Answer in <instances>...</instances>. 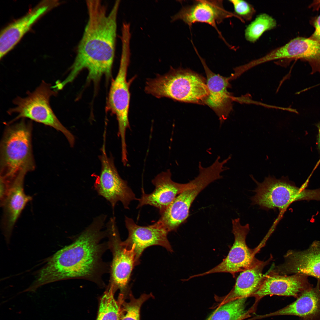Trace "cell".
Here are the masks:
<instances>
[{"mask_svg":"<svg viewBox=\"0 0 320 320\" xmlns=\"http://www.w3.org/2000/svg\"><path fill=\"white\" fill-rule=\"evenodd\" d=\"M106 217L104 214L95 217L71 244L51 257L38 272L32 289L36 290L47 284L70 279L101 282L105 266L102 257L108 247L107 242H101L107 235L106 230H103Z\"/></svg>","mask_w":320,"mask_h":320,"instance_id":"1","label":"cell"},{"mask_svg":"<svg viewBox=\"0 0 320 320\" xmlns=\"http://www.w3.org/2000/svg\"><path fill=\"white\" fill-rule=\"evenodd\" d=\"M120 3V0L116 1L108 13L101 1H86L88 21L69 74L61 82L63 86L72 82L84 69L88 71L89 80L96 81L104 75H110L115 55Z\"/></svg>","mask_w":320,"mask_h":320,"instance_id":"2","label":"cell"},{"mask_svg":"<svg viewBox=\"0 0 320 320\" xmlns=\"http://www.w3.org/2000/svg\"><path fill=\"white\" fill-rule=\"evenodd\" d=\"M32 121L8 124L0 145V178L11 182L21 171L35 168L32 146Z\"/></svg>","mask_w":320,"mask_h":320,"instance_id":"3","label":"cell"},{"mask_svg":"<svg viewBox=\"0 0 320 320\" xmlns=\"http://www.w3.org/2000/svg\"><path fill=\"white\" fill-rule=\"evenodd\" d=\"M145 91L160 98L167 97L178 101L204 104L209 95L206 81L194 71L181 68L147 79Z\"/></svg>","mask_w":320,"mask_h":320,"instance_id":"4","label":"cell"},{"mask_svg":"<svg viewBox=\"0 0 320 320\" xmlns=\"http://www.w3.org/2000/svg\"><path fill=\"white\" fill-rule=\"evenodd\" d=\"M220 159L218 156L211 165L207 167H203L199 162L198 175L189 182L188 187L161 214L160 217L156 222L168 233L176 231L186 220L191 205L199 193L212 182L222 178L221 173L228 169L224 166L229 159L221 161Z\"/></svg>","mask_w":320,"mask_h":320,"instance_id":"5","label":"cell"},{"mask_svg":"<svg viewBox=\"0 0 320 320\" xmlns=\"http://www.w3.org/2000/svg\"><path fill=\"white\" fill-rule=\"evenodd\" d=\"M57 93L50 84L43 81L33 92H27L26 97H16L13 101L15 106L9 109L7 113L9 115L17 113V115L8 124L20 119H29L61 132L70 146L73 147L75 143L74 135L60 122L50 105L51 97L55 96Z\"/></svg>","mask_w":320,"mask_h":320,"instance_id":"6","label":"cell"},{"mask_svg":"<svg viewBox=\"0 0 320 320\" xmlns=\"http://www.w3.org/2000/svg\"><path fill=\"white\" fill-rule=\"evenodd\" d=\"M251 177L257 185L251 197L252 204L258 205L265 210L278 209L285 210L292 202L297 201H320V188L305 189L299 188L290 182L287 177L277 179L269 175L262 183Z\"/></svg>","mask_w":320,"mask_h":320,"instance_id":"7","label":"cell"},{"mask_svg":"<svg viewBox=\"0 0 320 320\" xmlns=\"http://www.w3.org/2000/svg\"><path fill=\"white\" fill-rule=\"evenodd\" d=\"M130 57V45L127 43L123 44L119 71L111 83L107 102L108 109L116 117L118 135L121 143L123 144L126 143V131L130 128L128 118L130 97L129 89L135 78L134 77L129 81L127 80Z\"/></svg>","mask_w":320,"mask_h":320,"instance_id":"8","label":"cell"},{"mask_svg":"<svg viewBox=\"0 0 320 320\" xmlns=\"http://www.w3.org/2000/svg\"><path fill=\"white\" fill-rule=\"evenodd\" d=\"M106 227L108 248L113 255L109 287L114 292L119 289L124 295L128 289L133 269L137 265L134 247L128 249L122 244L115 217L110 219Z\"/></svg>","mask_w":320,"mask_h":320,"instance_id":"9","label":"cell"},{"mask_svg":"<svg viewBox=\"0 0 320 320\" xmlns=\"http://www.w3.org/2000/svg\"><path fill=\"white\" fill-rule=\"evenodd\" d=\"M99 156L101 170L96 176L94 187L98 194L110 203L113 213L116 204L120 201L125 209H129L130 202L138 200L126 181L120 176L115 166L114 159L107 154L103 145Z\"/></svg>","mask_w":320,"mask_h":320,"instance_id":"10","label":"cell"},{"mask_svg":"<svg viewBox=\"0 0 320 320\" xmlns=\"http://www.w3.org/2000/svg\"><path fill=\"white\" fill-rule=\"evenodd\" d=\"M232 230L234 241L227 256L218 265L204 273L191 276V278L219 273H229L233 276L252 266L258 260L255 255L258 248H249L246 242L247 236L250 229L248 224L241 225L239 218L232 220Z\"/></svg>","mask_w":320,"mask_h":320,"instance_id":"11","label":"cell"},{"mask_svg":"<svg viewBox=\"0 0 320 320\" xmlns=\"http://www.w3.org/2000/svg\"><path fill=\"white\" fill-rule=\"evenodd\" d=\"M125 222L128 236L122 243L128 249L134 246L137 265L140 263V258L143 252L148 247L159 245L171 252H173L167 239L168 233L156 223L148 226H141L126 216Z\"/></svg>","mask_w":320,"mask_h":320,"instance_id":"12","label":"cell"},{"mask_svg":"<svg viewBox=\"0 0 320 320\" xmlns=\"http://www.w3.org/2000/svg\"><path fill=\"white\" fill-rule=\"evenodd\" d=\"M233 16L237 17L234 13L224 9L222 0H199L194 1L191 5L183 7L178 12L171 17V21L180 20L189 27L196 23H206L215 28L223 39L216 25Z\"/></svg>","mask_w":320,"mask_h":320,"instance_id":"13","label":"cell"},{"mask_svg":"<svg viewBox=\"0 0 320 320\" xmlns=\"http://www.w3.org/2000/svg\"><path fill=\"white\" fill-rule=\"evenodd\" d=\"M308 276L299 273L288 276L273 271L263 276L258 290L252 296L257 300L268 295L293 297L297 298L305 290L312 287Z\"/></svg>","mask_w":320,"mask_h":320,"instance_id":"14","label":"cell"},{"mask_svg":"<svg viewBox=\"0 0 320 320\" xmlns=\"http://www.w3.org/2000/svg\"><path fill=\"white\" fill-rule=\"evenodd\" d=\"M60 4L57 0L42 1L24 16L3 29L0 34V59L15 46L39 18Z\"/></svg>","mask_w":320,"mask_h":320,"instance_id":"15","label":"cell"},{"mask_svg":"<svg viewBox=\"0 0 320 320\" xmlns=\"http://www.w3.org/2000/svg\"><path fill=\"white\" fill-rule=\"evenodd\" d=\"M171 176L169 169L157 175L152 180L155 188L150 193H146L142 188L141 196L138 199L139 203L137 208L149 205L157 208L160 214L162 213L176 197L189 185V182L180 183L173 181Z\"/></svg>","mask_w":320,"mask_h":320,"instance_id":"16","label":"cell"},{"mask_svg":"<svg viewBox=\"0 0 320 320\" xmlns=\"http://www.w3.org/2000/svg\"><path fill=\"white\" fill-rule=\"evenodd\" d=\"M284 257V263L274 271L282 275L302 274L320 280V241H313L303 251L289 250Z\"/></svg>","mask_w":320,"mask_h":320,"instance_id":"17","label":"cell"},{"mask_svg":"<svg viewBox=\"0 0 320 320\" xmlns=\"http://www.w3.org/2000/svg\"><path fill=\"white\" fill-rule=\"evenodd\" d=\"M206 75L209 95L204 104L209 107L217 115L221 124L228 118L232 110L233 97L228 91L230 76L226 77L216 74L208 67L204 60L199 56Z\"/></svg>","mask_w":320,"mask_h":320,"instance_id":"18","label":"cell"},{"mask_svg":"<svg viewBox=\"0 0 320 320\" xmlns=\"http://www.w3.org/2000/svg\"><path fill=\"white\" fill-rule=\"evenodd\" d=\"M271 55L275 60L288 61L299 59L307 62L311 74L320 72V41L310 38L298 37L285 44L273 49Z\"/></svg>","mask_w":320,"mask_h":320,"instance_id":"19","label":"cell"},{"mask_svg":"<svg viewBox=\"0 0 320 320\" xmlns=\"http://www.w3.org/2000/svg\"><path fill=\"white\" fill-rule=\"evenodd\" d=\"M27 172H20L12 181L8 193L1 205L3 209L2 226L4 235L9 242L13 227L26 204L32 199L24 191L25 176Z\"/></svg>","mask_w":320,"mask_h":320,"instance_id":"20","label":"cell"},{"mask_svg":"<svg viewBox=\"0 0 320 320\" xmlns=\"http://www.w3.org/2000/svg\"><path fill=\"white\" fill-rule=\"evenodd\" d=\"M294 302L275 311L254 317L255 320L283 315L297 316L302 320H320V280L315 287L303 291Z\"/></svg>","mask_w":320,"mask_h":320,"instance_id":"21","label":"cell"},{"mask_svg":"<svg viewBox=\"0 0 320 320\" xmlns=\"http://www.w3.org/2000/svg\"><path fill=\"white\" fill-rule=\"evenodd\" d=\"M269 261L259 260L252 266L242 271L237 279L234 287L224 298V301L252 296L261 284L264 276L263 270Z\"/></svg>","mask_w":320,"mask_h":320,"instance_id":"22","label":"cell"},{"mask_svg":"<svg viewBox=\"0 0 320 320\" xmlns=\"http://www.w3.org/2000/svg\"><path fill=\"white\" fill-rule=\"evenodd\" d=\"M247 298H239L224 303L207 320H243L249 317L253 310L246 309Z\"/></svg>","mask_w":320,"mask_h":320,"instance_id":"23","label":"cell"},{"mask_svg":"<svg viewBox=\"0 0 320 320\" xmlns=\"http://www.w3.org/2000/svg\"><path fill=\"white\" fill-rule=\"evenodd\" d=\"M104 292L100 300L97 320H119L121 313V306L124 295L120 294L118 301L114 297V292L109 287Z\"/></svg>","mask_w":320,"mask_h":320,"instance_id":"24","label":"cell"},{"mask_svg":"<svg viewBox=\"0 0 320 320\" xmlns=\"http://www.w3.org/2000/svg\"><path fill=\"white\" fill-rule=\"evenodd\" d=\"M276 26V21L272 17L266 13L261 14L247 27L244 32L245 38L250 42L255 43L265 32Z\"/></svg>","mask_w":320,"mask_h":320,"instance_id":"25","label":"cell"},{"mask_svg":"<svg viewBox=\"0 0 320 320\" xmlns=\"http://www.w3.org/2000/svg\"><path fill=\"white\" fill-rule=\"evenodd\" d=\"M129 296V302H125L123 300L122 302L123 308L121 310V320H140V309L142 305L146 301L153 296L151 293L148 294H143L138 298H136L130 291Z\"/></svg>","mask_w":320,"mask_h":320,"instance_id":"26","label":"cell"},{"mask_svg":"<svg viewBox=\"0 0 320 320\" xmlns=\"http://www.w3.org/2000/svg\"><path fill=\"white\" fill-rule=\"evenodd\" d=\"M229 1L233 4L234 14L242 21L244 20L250 21L252 18L256 11L253 6L248 2L244 0H230Z\"/></svg>","mask_w":320,"mask_h":320,"instance_id":"27","label":"cell"},{"mask_svg":"<svg viewBox=\"0 0 320 320\" xmlns=\"http://www.w3.org/2000/svg\"><path fill=\"white\" fill-rule=\"evenodd\" d=\"M314 27L315 30L310 38L320 41V15L316 20Z\"/></svg>","mask_w":320,"mask_h":320,"instance_id":"28","label":"cell"},{"mask_svg":"<svg viewBox=\"0 0 320 320\" xmlns=\"http://www.w3.org/2000/svg\"><path fill=\"white\" fill-rule=\"evenodd\" d=\"M318 129V133L317 139V145L320 151V123L317 125Z\"/></svg>","mask_w":320,"mask_h":320,"instance_id":"29","label":"cell"},{"mask_svg":"<svg viewBox=\"0 0 320 320\" xmlns=\"http://www.w3.org/2000/svg\"><path fill=\"white\" fill-rule=\"evenodd\" d=\"M300 320H301V319H300Z\"/></svg>","mask_w":320,"mask_h":320,"instance_id":"30","label":"cell"}]
</instances>
